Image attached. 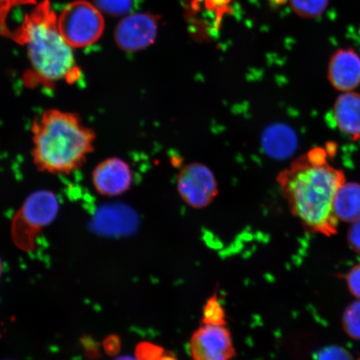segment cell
<instances>
[{
    "label": "cell",
    "mask_w": 360,
    "mask_h": 360,
    "mask_svg": "<svg viewBox=\"0 0 360 360\" xmlns=\"http://www.w3.org/2000/svg\"><path fill=\"white\" fill-rule=\"evenodd\" d=\"M177 190L181 199L195 209L209 206L219 193L212 171L199 163L188 165L180 170Z\"/></svg>",
    "instance_id": "8992f818"
},
{
    "label": "cell",
    "mask_w": 360,
    "mask_h": 360,
    "mask_svg": "<svg viewBox=\"0 0 360 360\" xmlns=\"http://www.w3.org/2000/svg\"><path fill=\"white\" fill-rule=\"evenodd\" d=\"M290 4L297 15L313 19L325 13L328 6V0H290Z\"/></svg>",
    "instance_id": "5bb4252c"
},
{
    "label": "cell",
    "mask_w": 360,
    "mask_h": 360,
    "mask_svg": "<svg viewBox=\"0 0 360 360\" xmlns=\"http://www.w3.org/2000/svg\"><path fill=\"white\" fill-rule=\"evenodd\" d=\"M346 334L355 340H360V300L348 306L343 316Z\"/></svg>",
    "instance_id": "ac0fdd59"
},
{
    "label": "cell",
    "mask_w": 360,
    "mask_h": 360,
    "mask_svg": "<svg viewBox=\"0 0 360 360\" xmlns=\"http://www.w3.org/2000/svg\"><path fill=\"white\" fill-rule=\"evenodd\" d=\"M37 0H0V35L11 39L13 30L8 25V15L13 8L24 6H36Z\"/></svg>",
    "instance_id": "9a60e30c"
},
{
    "label": "cell",
    "mask_w": 360,
    "mask_h": 360,
    "mask_svg": "<svg viewBox=\"0 0 360 360\" xmlns=\"http://www.w3.org/2000/svg\"><path fill=\"white\" fill-rule=\"evenodd\" d=\"M60 207L58 197L51 191L41 190L31 193L13 217V244L27 253L37 250L39 236L55 221Z\"/></svg>",
    "instance_id": "277c9868"
},
{
    "label": "cell",
    "mask_w": 360,
    "mask_h": 360,
    "mask_svg": "<svg viewBox=\"0 0 360 360\" xmlns=\"http://www.w3.org/2000/svg\"><path fill=\"white\" fill-rule=\"evenodd\" d=\"M103 349H105L108 355H110V356H115V355L120 352V338L116 335L108 336L105 341H103Z\"/></svg>",
    "instance_id": "cb8c5ba5"
},
{
    "label": "cell",
    "mask_w": 360,
    "mask_h": 360,
    "mask_svg": "<svg viewBox=\"0 0 360 360\" xmlns=\"http://www.w3.org/2000/svg\"><path fill=\"white\" fill-rule=\"evenodd\" d=\"M159 19L151 13H129L119 22L115 30V41L123 51H143L154 44Z\"/></svg>",
    "instance_id": "52a82bcc"
},
{
    "label": "cell",
    "mask_w": 360,
    "mask_h": 360,
    "mask_svg": "<svg viewBox=\"0 0 360 360\" xmlns=\"http://www.w3.org/2000/svg\"><path fill=\"white\" fill-rule=\"evenodd\" d=\"M347 242L354 253L360 255V219L351 224L347 233Z\"/></svg>",
    "instance_id": "7402d4cb"
},
{
    "label": "cell",
    "mask_w": 360,
    "mask_h": 360,
    "mask_svg": "<svg viewBox=\"0 0 360 360\" xmlns=\"http://www.w3.org/2000/svg\"><path fill=\"white\" fill-rule=\"evenodd\" d=\"M134 173L127 161L119 157L102 160L91 173L94 190L103 197L123 195L132 187Z\"/></svg>",
    "instance_id": "9c48e42d"
},
{
    "label": "cell",
    "mask_w": 360,
    "mask_h": 360,
    "mask_svg": "<svg viewBox=\"0 0 360 360\" xmlns=\"http://www.w3.org/2000/svg\"><path fill=\"white\" fill-rule=\"evenodd\" d=\"M160 360H177V359L175 358L172 354L165 353Z\"/></svg>",
    "instance_id": "484cf974"
},
{
    "label": "cell",
    "mask_w": 360,
    "mask_h": 360,
    "mask_svg": "<svg viewBox=\"0 0 360 360\" xmlns=\"http://www.w3.org/2000/svg\"><path fill=\"white\" fill-rule=\"evenodd\" d=\"M333 118L338 129L353 141L360 139V94L345 92L336 98Z\"/></svg>",
    "instance_id": "8fae6325"
},
{
    "label": "cell",
    "mask_w": 360,
    "mask_h": 360,
    "mask_svg": "<svg viewBox=\"0 0 360 360\" xmlns=\"http://www.w3.org/2000/svg\"><path fill=\"white\" fill-rule=\"evenodd\" d=\"M85 354L90 359H96L101 357L100 346L91 337L85 336L81 339Z\"/></svg>",
    "instance_id": "603a6c76"
},
{
    "label": "cell",
    "mask_w": 360,
    "mask_h": 360,
    "mask_svg": "<svg viewBox=\"0 0 360 360\" xmlns=\"http://www.w3.org/2000/svg\"><path fill=\"white\" fill-rule=\"evenodd\" d=\"M165 351L160 346L148 342H142L135 349V357L137 360H160Z\"/></svg>",
    "instance_id": "d6986e66"
},
{
    "label": "cell",
    "mask_w": 360,
    "mask_h": 360,
    "mask_svg": "<svg viewBox=\"0 0 360 360\" xmlns=\"http://www.w3.org/2000/svg\"><path fill=\"white\" fill-rule=\"evenodd\" d=\"M328 79L339 91H354L360 85V56L353 49H340L328 66Z\"/></svg>",
    "instance_id": "30bf717a"
},
{
    "label": "cell",
    "mask_w": 360,
    "mask_h": 360,
    "mask_svg": "<svg viewBox=\"0 0 360 360\" xmlns=\"http://www.w3.org/2000/svg\"><path fill=\"white\" fill-rule=\"evenodd\" d=\"M335 143L314 147L278 174L277 182L292 215L305 231L331 237L338 233L335 197L346 182L343 170L331 165Z\"/></svg>",
    "instance_id": "6da1fadb"
},
{
    "label": "cell",
    "mask_w": 360,
    "mask_h": 360,
    "mask_svg": "<svg viewBox=\"0 0 360 360\" xmlns=\"http://www.w3.org/2000/svg\"><path fill=\"white\" fill-rule=\"evenodd\" d=\"M2 270H3L2 260H1V259H0V276H1Z\"/></svg>",
    "instance_id": "83f0119b"
},
{
    "label": "cell",
    "mask_w": 360,
    "mask_h": 360,
    "mask_svg": "<svg viewBox=\"0 0 360 360\" xmlns=\"http://www.w3.org/2000/svg\"><path fill=\"white\" fill-rule=\"evenodd\" d=\"M115 360H137V359L130 357V356H123V357L116 359Z\"/></svg>",
    "instance_id": "4316f807"
},
{
    "label": "cell",
    "mask_w": 360,
    "mask_h": 360,
    "mask_svg": "<svg viewBox=\"0 0 360 360\" xmlns=\"http://www.w3.org/2000/svg\"><path fill=\"white\" fill-rule=\"evenodd\" d=\"M229 0H206L207 6L212 10H222L227 6Z\"/></svg>",
    "instance_id": "d4e9b609"
},
{
    "label": "cell",
    "mask_w": 360,
    "mask_h": 360,
    "mask_svg": "<svg viewBox=\"0 0 360 360\" xmlns=\"http://www.w3.org/2000/svg\"><path fill=\"white\" fill-rule=\"evenodd\" d=\"M346 281L351 294L360 300V263L349 270Z\"/></svg>",
    "instance_id": "44dd1931"
},
{
    "label": "cell",
    "mask_w": 360,
    "mask_h": 360,
    "mask_svg": "<svg viewBox=\"0 0 360 360\" xmlns=\"http://www.w3.org/2000/svg\"><path fill=\"white\" fill-rule=\"evenodd\" d=\"M25 46L30 61L22 75L26 88L53 89L58 83L74 84L81 78L73 48L60 34L58 17L49 0L36 4L20 25L13 30L11 39Z\"/></svg>",
    "instance_id": "7a4b0ae2"
},
{
    "label": "cell",
    "mask_w": 360,
    "mask_h": 360,
    "mask_svg": "<svg viewBox=\"0 0 360 360\" xmlns=\"http://www.w3.org/2000/svg\"><path fill=\"white\" fill-rule=\"evenodd\" d=\"M58 26L70 47L85 48L101 38L105 19L94 4L86 0H75L62 11L58 17Z\"/></svg>",
    "instance_id": "5b68a950"
},
{
    "label": "cell",
    "mask_w": 360,
    "mask_h": 360,
    "mask_svg": "<svg viewBox=\"0 0 360 360\" xmlns=\"http://www.w3.org/2000/svg\"><path fill=\"white\" fill-rule=\"evenodd\" d=\"M135 0H94V4L103 13L110 16L120 17L129 15L134 6Z\"/></svg>",
    "instance_id": "e0dca14e"
},
{
    "label": "cell",
    "mask_w": 360,
    "mask_h": 360,
    "mask_svg": "<svg viewBox=\"0 0 360 360\" xmlns=\"http://www.w3.org/2000/svg\"><path fill=\"white\" fill-rule=\"evenodd\" d=\"M202 323L204 325L226 326L225 312L218 297L215 295L207 300L202 311Z\"/></svg>",
    "instance_id": "2e32d148"
},
{
    "label": "cell",
    "mask_w": 360,
    "mask_h": 360,
    "mask_svg": "<svg viewBox=\"0 0 360 360\" xmlns=\"http://www.w3.org/2000/svg\"><path fill=\"white\" fill-rule=\"evenodd\" d=\"M188 346L193 360H231L236 355L231 332L222 326L202 323Z\"/></svg>",
    "instance_id": "ba28073f"
},
{
    "label": "cell",
    "mask_w": 360,
    "mask_h": 360,
    "mask_svg": "<svg viewBox=\"0 0 360 360\" xmlns=\"http://www.w3.org/2000/svg\"><path fill=\"white\" fill-rule=\"evenodd\" d=\"M334 212L339 222L352 224L360 219V184L345 182L338 191Z\"/></svg>",
    "instance_id": "7c38bea8"
},
{
    "label": "cell",
    "mask_w": 360,
    "mask_h": 360,
    "mask_svg": "<svg viewBox=\"0 0 360 360\" xmlns=\"http://www.w3.org/2000/svg\"><path fill=\"white\" fill-rule=\"evenodd\" d=\"M32 160L39 172L70 175L82 168L96 148L94 129L77 112L49 109L30 126Z\"/></svg>",
    "instance_id": "3957f363"
},
{
    "label": "cell",
    "mask_w": 360,
    "mask_h": 360,
    "mask_svg": "<svg viewBox=\"0 0 360 360\" xmlns=\"http://www.w3.org/2000/svg\"><path fill=\"white\" fill-rule=\"evenodd\" d=\"M263 145L269 155L276 158H285L295 151L297 139L290 128L278 124L269 128L264 133Z\"/></svg>",
    "instance_id": "4fadbf2b"
},
{
    "label": "cell",
    "mask_w": 360,
    "mask_h": 360,
    "mask_svg": "<svg viewBox=\"0 0 360 360\" xmlns=\"http://www.w3.org/2000/svg\"><path fill=\"white\" fill-rule=\"evenodd\" d=\"M316 360H354L351 354L339 346H330L321 351Z\"/></svg>",
    "instance_id": "ffe728a7"
}]
</instances>
